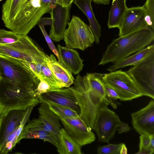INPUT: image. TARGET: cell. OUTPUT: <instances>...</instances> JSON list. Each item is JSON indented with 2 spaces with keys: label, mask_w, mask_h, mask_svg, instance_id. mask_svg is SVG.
<instances>
[{
  "label": "cell",
  "mask_w": 154,
  "mask_h": 154,
  "mask_svg": "<svg viewBox=\"0 0 154 154\" xmlns=\"http://www.w3.org/2000/svg\"><path fill=\"white\" fill-rule=\"evenodd\" d=\"M154 40V30L147 26L112 40L108 45L98 65L116 62L137 52Z\"/></svg>",
  "instance_id": "cell-1"
},
{
  "label": "cell",
  "mask_w": 154,
  "mask_h": 154,
  "mask_svg": "<svg viewBox=\"0 0 154 154\" xmlns=\"http://www.w3.org/2000/svg\"><path fill=\"white\" fill-rule=\"evenodd\" d=\"M0 79L21 89L33 92L35 94L40 82L39 78L25 61L1 54Z\"/></svg>",
  "instance_id": "cell-2"
},
{
  "label": "cell",
  "mask_w": 154,
  "mask_h": 154,
  "mask_svg": "<svg viewBox=\"0 0 154 154\" xmlns=\"http://www.w3.org/2000/svg\"><path fill=\"white\" fill-rule=\"evenodd\" d=\"M55 4L42 0H26L8 28L19 35H27L42 16L49 12Z\"/></svg>",
  "instance_id": "cell-3"
},
{
  "label": "cell",
  "mask_w": 154,
  "mask_h": 154,
  "mask_svg": "<svg viewBox=\"0 0 154 154\" xmlns=\"http://www.w3.org/2000/svg\"><path fill=\"white\" fill-rule=\"evenodd\" d=\"M72 87L80 109L79 116L87 126L92 130L97 110L102 106L110 105L100 100L90 88L84 76L78 75Z\"/></svg>",
  "instance_id": "cell-4"
},
{
  "label": "cell",
  "mask_w": 154,
  "mask_h": 154,
  "mask_svg": "<svg viewBox=\"0 0 154 154\" xmlns=\"http://www.w3.org/2000/svg\"><path fill=\"white\" fill-rule=\"evenodd\" d=\"M105 105L100 107L97 112L93 129L96 133L98 140L108 142L113 138L116 131L119 134L129 131L130 128L121 121L119 116Z\"/></svg>",
  "instance_id": "cell-5"
},
{
  "label": "cell",
  "mask_w": 154,
  "mask_h": 154,
  "mask_svg": "<svg viewBox=\"0 0 154 154\" xmlns=\"http://www.w3.org/2000/svg\"><path fill=\"white\" fill-rule=\"evenodd\" d=\"M143 96L154 99V53L126 72Z\"/></svg>",
  "instance_id": "cell-6"
},
{
  "label": "cell",
  "mask_w": 154,
  "mask_h": 154,
  "mask_svg": "<svg viewBox=\"0 0 154 154\" xmlns=\"http://www.w3.org/2000/svg\"><path fill=\"white\" fill-rule=\"evenodd\" d=\"M68 24L63 38L66 47L84 50L92 45L95 38L89 26L75 16Z\"/></svg>",
  "instance_id": "cell-7"
},
{
  "label": "cell",
  "mask_w": 154,
  "mask_h": 154,
  "mask_svg": "<svg viewBox=\"0 0 154 154\" xmlns=\"http://www.w3.org/2000/svg\"><path fill=\"white\" fill-rule=\"evenodd\" d=\"M102 79L115 90L121 101L131 100L143 96L126 72L120 70L102 74Z\"/></svg>",
  "instance_id": "cell-8"
},
{
  "label": "cell",
  "mask_w": 154,
  "mask_h": 154,
  "mask_svg": "<svg viewBox=\"0 0 154 154\" xmlns=\"http://www.w3.org/2000/svg\"><path fill=\"white\" fill-rule=\"evenodd\" d=\"M143 6L128 8L118 27L119 36H122L148 26Z\"/></svg>",
  "instance_id": "cell-9"
},
{
  "label": "cell",
  "mask_w": 154,
  "mask_h": 154,
  "mask_svg": "<svg viewBox=\"0 0 154 154\" xmlns=\"http://www.w3.org/2000/svg\"><path fill=\"white\" fill-rule=\"evenodd\" d=\"M64 128L71 137L81 146L95 141V135L80 117L61 119Z\"/></svg>",
  "instance_id": "cell-10"
},
{
  "label": "cell",
  "mask_w": 154,
  "mask_h": 154,
  "mask_svg": "<svg viewBox=\"0 0 154 154\" xmlns=\"http://www.w3.org/2000/svg\"><path fill=\"white\" fill-rule=\"evenodd\" d=\"M38 98L40 103H51L64 106L79 115V107L72 87L56 89L42 94Z\"/></svg>",
  "instance_id": "cell-11"
},
{
  "label": "cell",
  "mask_w": 154,
  "mask_h": 154,
  "mask_svg": "<svg viewBox=\"0 0 154 154\" xmlns=\"http://www.w3.org/2000/svg\"><path fill=\"white\" fill-rule=\"evenodd\" d=\"M71 6L64 7L55 4L49 12L52 19L49 36L54 41L59 42L64 38L66 28L69 20Z\"/></svg>",
  "instance_id": "cell-12"
},
{
  "label": "cell",
  "mask_w": 154,
  "mask_h": 154,
  "mask_svg": "<svg viewBox=\"0 0 154 154\" xmlns=\"http://www.w3.org/2000/svg\"><path fill=\"white\" fill-rule=\"evenodd\" d=\"M132 124L140 134H154V100H151L146 106L131 115Z\"/></svg>",
  "instance_id": "cell-13"
},
{
  "label": "cell",
  "mask_w": 154,
  "mask_h": 154,
  "mask_svg": "<svg viewBox=\"0 0 154 154\" xmlns=\"http://www.w3.org/2000/svg\"><path fill=\"white\" fill-rule=\"evenodd\" d=\"M23 139H39L50 143L57 148L58 146L57 140L39 118L32 120L24 126L19 141Z\"/></svg>",
  "instance_id": "cell-14"
},
{
  "label": "cell",
  "mask_w": 154,
  "mask_h": 154,
  "mask_svg": "<svg viewBox=\"0 0 154 154\" xmlns=\"http://www.w3.org/2000/svg\"><path fill=\"white\" fill-rule=\"evenodd\" d=\"M26 110H11L0 115V151L8 135L21 124Z\"/></svg>",
  "instance_id": "cell-15"
},
{
  "label": "cell",
  "mask_w": 154,
  "mask_h": 154,
  "mask_svg": "<svg viewBox=\"0 0 154 154\" xmlns=\"http://www.w3.org/2000/svg\"><path fill=\"white\" fill-rule=\"evenodd\" d=\"M29 46L25 38L21 35L19 40L7 44H0V54L12 57L27 62H35L37 59L28 54Z\"/></svg>",
  "instance_id": "cell-16"
},
{
  "label": "cell",
  "mask_w": 154,
  "mask_h": 154,
  "mask_svg": "<svg viewBox=\"0 0 154 154\" xmlns=\"http://www.w3.org/2000/svg\"><path fill=\"white\" fill-rule=\"evenodd\" d=\"M45 61L63 88L69 87L73 83L74 79L72 73L53 54H46Z\"/></svg>",
  "instance_id": "cell-17"
},
{
  "label": "cell",
  "mask_w": 154,
  "mask_h": 154,
  "mask_svg": "<svg viewBox=\"0 0 154 154\" xmlns=\"http://www.w3.org/2000/svg\"><path fill=\"white\" fill-rule=\"evenodd\" d=\"M57 51L61 62L75 75L78 74L83 69V60L78 52L72 48L58 45Z\"/></svg>",
  "instance_id": "cell-18"
},
{
  "label": "cell",
  "mask_w": 154,
  "mask_h": 154,
  "mask_svg": "<svg viewBox=\"0 0 154 154\" xmlns=\"http://www.w3.org/2000/svg\"><path fill=\"white\" fill-rule=\"evenodd\" d=\"M40 103V106L38 109V118L46 126L50 133L58 142L59 134L62 128L60 119L50 109L47 103Z\"/></svg>",
  "instance_id": "cell-19"
},
{
  "label": "cell",
  "mask_w": 154,
  "mask_h": 154,
  "mask_svg": "<svg viewBox=\"0 0 154 154\" xmlns=\"http://www.w3.org/2000/svg\"><path fill=\"white\" fill-rule=\"evenodd\" d=\"M92 1V0H74L73 2L86 16L94 36L95 41L99 44L101 36V27L93 12L91 5Z\"/></svg>",
  "instance_id": "cell-20"
},
{
  "label": "cell",
  "mask_w": 154,
  "mask_h": 154,
  "mask_svg": "<svg viewBox=\"0 0 154 154\" xmlns=\"http://www.w3.org/2000/svg\"><path fill=\"white\" fill-rule=\"evenodd\" d=\"M102 74L88 73L84 76L90 88L96 96L101 101L109 103L114 109L116 104L107 96L102 79Z\"/></svg>",
  "instance_id": "cell-21"
},
{
  "label": "cell",
  "mask_w": 154,
  "mask_h": 154,
  "mask_svg": "<svg viewBox=\"0 0 154 154\" xmlns=\"http://www.w3.org/2000/svg\"><path fill=\"white\" fill-rule=\"evenodd\" d=\"M57 151L60 154H82L81 146L69 135L64 128L60 129L58 137Z\"/></svg>",
  "instance_id": "cell-22"
},
{
  "label": "cell",
  "mask_w": 154,
  "mask_h": 154,
  "mask_svg": "<svg viewBox=\"0 0 154 154\" xmlns=\"http://www.w3.org/2000/svg\"><path fill=\"white\" fill-rule=\"evenodd\" d=\"M153 53H154L153 44L130 57L114 63L113 64L110 66L107 69L109 72H112L127 66H134Z\"/></svg>",
  "instance_id": "cell-23"
},
{
  "label": "cell",
  "mask_w": 154,
  "mask_h": 154,
  "mask_svg": "<svg viewBox=\"0 0 154 154\" xmlns=\"http://www.w3.org/2000/svg\"><path fill=\"white\" fill-rule=\"evenodd\" d=\"M126 0H113L109 11L107 23L109 28H118L128 8Z\"/></svg>",
  "instance_id": "cell-24"
},
{
  "label": "cell",
  "mask_w": 154,
  "mask_h": 154,
  "mask_svg": "<svg viewBox=\"0 0 154 154\" xmlns=\"http://www.w3.org/2000/svg\"><path fill=\"white\" fill-rule=\"evenodd\" d=\"M26 0H6L2 8V19L8 28L11 25L21 5Z\"/></svg>",
  "instance_id": "cell-25"
},
{
  "label": "cell",
  "mask_w": 154,
  "mask_h": 154,
  "mask_svg": "<svg viewBox=\"0 0 154 154\" xmlns=\"http://www.w3.org/2000/svg\"><path fill=\"white\" fill-rule=\"evenodd\" d=\"M35 73L40 80L46 82L53 90L63 88L45 61L36 63Z\"/></svg>",
  "instance_id": "cell-26"
},
{
  "label": "cell",
  "mask_w": 154,
  "mask_h": 154,
  "mask_svg": "<svg viewBox=\"0 0 154 154\" xmlns=\"http://www.w3.org/2000/svg\"><path fill=\"white\" fill-rule=\"evenodd\" d=\"M49 108L60 119L79 117V115L75 111L66 107L51 103H47Z\"/></svg>",
  "instance_id": "cell-27"
},
{
  "label": "cell",
  "mask_w": 154,
  "mask_h": 154,
  "mask_svg": "<svg viewBox=\"0 0 154 154\" xmlns=\"http://www.w3.org/2000/svg\"><path fill=\"white\" fill-rule=\"evenodd\" d=\"M143 6L146 11L148 26L154 30V0H146Z\"/></svg>",
  "instance_id": "cell-28"
},
{
  "label": "cell",
  "mask_w": 154,
  "mask_h": 154,
  "mask_svg": "<svg viewBox=\"0 0 154 154\" xmlns=\"http://www.w3.org/2000/svg\"><path fill=\"white\" fill-rule=\"evenodd\" d=\"M20 36L21 35L12 31L0 29V44H7L15 42L19 40Z\"/></svg>",
  "instance_id": "cell-29"
},
{
  "label": "cell",
  "mask_w": 154,
  "mask_h": 154,
  "mask_svg": "<svg viewBox=\"0 0 154 154\" xmlns=\"http://www.w3.org/2000/svg\"><path fill=\"white\" fill-rule=\"evenodd\" d=\"M122 143L109 144L98 147L97 153L98 154H120Z\"/></svg>",
  "instance_id": "cell-30"
},
{
  "label": "cell",
  "mask_w": 154,
  "mask_h": 154,
  "mask_svg": "<svg viewBox=\"0 0 154 154\" xmlns=\"http://www.w3.org/2000/svg\"><path fill=\"white\" fill-rule=\"evenodd\" d=\"M38 26L40 28L43 34V35L46 41L49 48L54 53L55 55L57 57L58 59V61L60 63H61V60L57 50L52 42L51 39L50 38L49 35L47 33L44 27V26L42 25H39Z\"/></svg>",
  "instance_id": "cell-31"
},
{
  "label": "cell",
  "mask_w": 154,
  "mask_h": 154,
  "mask_svg": "<svg viewBox=\"0 0 154 154\" xmlns=\"http://www.w3.org/2000/svg\"><path fill=\"white\" fill-rule=\"evenodd\" d=\"M102 81L104 89L107 97L111 100H116L118 99H119V97L115 90L109 85L104 82L103 80Z\"/></svg>",
  "instance_id": "cell-32"
},
{
  "label": "cell",
  "mask_w": 154,
  "mask_h": 154,
  "mask_svg": "<svg viewBox=\"0 0 154 154\" xmlns=\"http://www.w3.org/2000/svg\"><path fill=\"white\" fill-rule=\"evenodd\" d=\"M150 140L149 135L144 134H140L139 148H150L149 147Z\"/></svg>",
  "instance_id": "cell-33"
},
{
  "label": "cell",
  "mask_w": 154,
  "mask_h": 154,
  "mask_svg": "<svg viewBox=\"0 0 154 154\" xmlns=\"http://www.w3.org/2000/svg\"><path fill=\"white\" fill-rule=\"evenodd\" d=\"M52 23V19L51 17L41 18L38 22V25H42L44 26L47 25H51Z\"/></svg>",
  "instance_id": "cell-34"
},
{
  "label": "cell",
  "mask_w": 154,
  "mask_h": 154,
  "mask_svg": "<svg viewBox=\"0 0 154 154\" xmlns=\"http://www.w3.org/2000/svg\"><path fill=\"white\" fill-rule=\"evenodd\" d=\"M154 150L150 148H139V151L136 153L137 154H152Z\"/></svg>",
  "instance_id": "cell-35"
},
{
  "label": "cell",
  "mask_w": 154,
  "mask_h": 154,
  "mask_svg": "<svg viewBox=\"0 0 154 154\" xmlns=\"http://www.w3.org/2000/svg\"><path fill=\"white\" fill-rule=\"evenodd\" d=\"M95 3L97 4H103V5H109L110 0H92Z\"/></svg>",
  "instance_id": "cell-36"
},
{
  "label": "cell",
  "mask_w": 154,
  "mask_h": 154,
  "mask_svg": "<svg viewBox=\"0 0 154 154\" xmlns=\"http://www.w3.org/2000/svg\"><path fill=\"white\" fill-rule=\"evenodd\" d=\"M74 0H60L62 6L63 7H67L71 5V4Z\"/></svg>",
  "instance_id": "cell-37"
},
{
  "label": "cell",
  "mask_w": 154,
  "mask_h": 154,
  "mask_svg": "<svg viewBox=\"0 0 154 154\" xmlns=\"http://www.w3.org/2000/svg\"><path fill=\"white\" fill-rule=\"evenodd\" d=\"M128 153L127 148L125 145L122 143L120 151V154H127Z\"/></svg>",
  "instance_id": "cell-38"
},
{
  "label": "cell",
  "mask_w": 154,
  "mask_h": 154,
  "mask_svg": "<svg viewBox=\"0 0 154 154\" xmlns=\"http://www.w3.org/2000/svg\"><path fill=\"white\" fill-rule=\"evenodd\" d=\"M150 144L149 147L154 150V134L149 135Z\"/></svg>",
  "instance_id": "cell-39"
},
{
  "label": "cell",
  "mask_w": 154,
  "mask_h": 154,
  "mask_svg": "<svg viewBox=\"0 0 154 154\" xmlns=\"http://www.w3.org/2000/svg\"><path fill=\"white\" fill-rule=\"evenodd\" d=\"M2 0H0V1H2Z\"/></svg>",
  "instance_id": "cell-40"
}]
</instances>
